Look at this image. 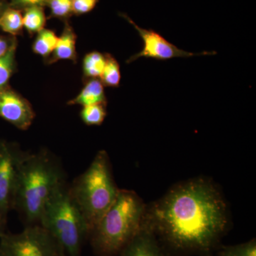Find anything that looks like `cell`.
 Masks as SVG:
<instances>
[{"mask_svg": "<svg viewBox=\"0 0 256 256\" xmlns=\"http://www.w3.org/2000/svg\"><path fill=\"white\" fill-rule=\"evenodd\" d=\"M142 226L164 256H210L228 228L226 204L212 182L192 178L146 206Z\"/></svg>", "mask_w": 256, "mask_h": 256, "instance_id": "6da1fadb", "label": "cell"}, {"mask_svg": "<svg viewBox=\"0 0 256 256\" xmlns=\"http://www.w3.org/2000/svg\"><path fill=\"white\" fill-rule=\"evenodd\" d=\"M64 184L63 172L48 153H26L18 172L14 208L26 225L40 224L50 197Z\"/></svg>", "mask_w": 256, "mask_h": 256, "instance_id": "7a4b0ae2", "label": "cell"}, {"mask_svg": "<svg viewBox=\"0 0 256 256\" xmlns=\"http://www.w3.org/2000/svg\"><path fill=\"white\" fill-rule=\"evenodd\" d=\"M146 208L136 192L120 190L116 201L89 235L96 256H119L140 230Z\"/></svg>", "mask_w": 256, "mask_h": 256, "instance_id": "3957f363", "label": "cell"}, {"mask_svg": "<svg viewBox=\"0 0 256 256\" xmlns=\"http://www.w3.org/2000/svg\"><path fill=\"white\" fill-rule=\"evenodd\" d=\"M119 190L112 178L108 156L106 151L99 152L86 171L69 188L90 233L116 201Z\"/></svg>", "mask_w": 256, "mask_h": 256, "instance_id": "277c9868", "label": "cell"}, {"mask_svg": "<svg viewBox=\"0 0 256 256\" xmlns=\"http://www.w3.org/2000/svg\"><path fill=\"white\" fill-rule=\"evenodd\" d=\"M40 225L55 237L68 256H80L90 235L86 222L65 184L50 197Z\"/></svg>", "mask_w": 256, "mask_h": 256, "instance_id": "5b68a950", "label": "cell"}, {"mask_svg": "<svg viewBox=\"0 0 256 256\" xmlns=\"http://www.w3.org/2000/svg\"><path fill=\"white\" fill-rule=\"evenodd\" d=\"M60 242L40 224L28 226L18 234L0 236L1 256H66Z\"/></svg>", "mask_w": 256, "mask_h": 256, "instance_id": "8992f818", "label": "cell"}, {"mask_svg": "<svg viewBox=\"0 0 256 256\" xmlns=\"http://www.w3.org/2000/svg\"><path fill=\"white\" fill-rule=\"evenodd\" d=\"M26 154L13 144L0 141V216L6 220L14 208L18 172Z\"/></svg>", "mask_w": 256, "mask_h": 256, "instance_id": "52a82bcc", "label": "cell"}, {"mask_svg": "<svg viewBox=\"0 0 256 256\" xmlns=\"http://www.w3.org/2000/svg\"><path fill=\"white\" fill-rule=\"evenodd\" d=\"M120 16L124 18L137 30L143 42L142 50L130 57L126 63L130 64L138 58H150L158 60H168L173 58H188L196 56L215 55L216 52H204L200 53H191L186 50H180L173 44L170 43L158 32L152 30H144L138 26L127 14L120 13Z\"/></svg>", "mask_w": 256, "mask_h": 256, "instance_id": "ba28073f", "label": "cell"}, {"mask_svg": "<svg viewBox=\"0 0 256 256\" xmlns=\"http://www.w3.org/2000/svg\"><path fill=\"white\" fill-rule=\"evenodd\" d=\"M0 118L25 130L31 126L35 114L26 99L6 87L0 92Z\"/></svg>", "mask_w": 256, "mask_h": 256, "instance_id": "9c48e42d", "label": "cell"}, {"mask_svg": "<svg viewBox=\"0 0 256 256\" xmlns=\"http://www.w3.org/2000/svg\"><path fill=\"white\" fill-rule=\"evenodd\" d=\"M119 256H164L154 236L142 226Z\"/></svg>", "mask_w": 256, "mask_h": 256, "instance_id": "30bf717a", "label": "cell"}, {"mask_svg": "<svg viewBox=\"0 0 256 256\" xmlns=\"http://www.w3.org/2000/svg\"><path fill=\"white\" fill-rule=\"evenodd\" d=\"M76 34L70 25L66 24L62 35L58 36L56 46L48 63L53 64L60 60H72L76 63Z\"/></svg>", "mask_w": 256, "mask_h": 256, "instance_id": "8fae6325", "label": "cell"}, {"mask_svg": "<svg viewBox=\"0 0 256 256\" xmlns=\"http://www.w3.org/2000/svg\"><path fill=\"white\" fill-rule=\"evenodd\" d=\"M107 104V99L104 90V86L98 78L88 79L85 86L72 100H69L68 105L84 106L95 104Z\"/></svg>", "mask_w": 256, "mask_h": 256, "instance_id": "7c38bea8", "label": "cell"}, {"mask_svg": "<svg viewBox=\"0 0 256 256\" xmlns=\"http://www.w3.org/2000/svg\"><path fill=\"white\" fill-rule=\"evenodd\" d=\"M106 54L98 52L87 54L82 60V72L88 79L100 78L106 65Z\"/></svg>", "mask_w": 256, "mask_h": 256, "instance_id": "4fadbf2b", "label": "cell"}, {"mask_svg": "<svg viewBox=\"0 0 256 256\" xmlns=\"http://www.w3.org/2000/svg\"><path fill=\"white\" fill-rule=\"evenodd\" d=\"M23 15L14 8L3 10L0 15V28L12 35L18 34L22 31Z\"/></svg>", "mask_w": 256, "mask_h": 256, "instance_id": "5bb4252c", "label": "cell"}, {"mask_svg": "<svg viewBox=\"0 0 256 256\" xmlns=\"http://www.w3.org/2000/svg\"><path fill=\"white\" fill-rule=\"evenodd\" d=\"M58 38L54 32L44 28L37 34L32 50L36 54L46 58L54 50Z\"/></svg>", "mask_w": 256, "mask_h": 256, "instance_id": "9a60e30c", "label": "cell"}, {"mask_svg": "<svg viewBox=\"0 0 256 256\" xmlns=\"http://www.w3.org/2000/svg\"><path fill=\"white\" fill-rule=\"evenodd\" d=\"M16 46V38H13L9 50L3 56L0 57V92L8 87L10 79L14 72Z\"/></svg>", "mask_w": 256, "mask_h": 256, "instance_id": "2e32d148", "label": "cell"}, {"mask_svg": "<svg viewBox=\"0 0 256 256\" xmlns=\"http://www.w3.org/2000/svg\"><path fill=\"white\" fill-rule=\"evenodd\" d=\"M46 16L41 6L26 8L23 16V26L30 34L38 33L44 28Z\"/></svg>", "mask_w": 256, "mask_h": 256, "instance_id": "e0dca14e", "label": "cell"}, {"mask_svg": "<svg viewBox=\"0 0 256 256\" xmlns=\"http://www.w3.org/2000/svg\"><path fill=\"white\" fill-rule=\"evenodd\" d=\"M106 54V65L100 76V82L104 86L119 87L121 80L120 67L118 62L110 54Z\"/></svg>", "mask_w": 256, "mask_h": 256, "instance_id": "ac0fdd59", "label": "cell"}, {"mask_svg": "<svg viewBox=\"0 0 256 256\" xmlns=\"http://www.w3.org/2000/svg\"><path fill=\"white\" fill-rule=\"evenodd\" d=\"M107 116L105 104L84 106L80 116L82 122L87 126H100Z\"/></svg>", "mask_w": 256, "mask_h": 256, "instance_id": "d6986e66", "label": "cell"}, {"mask_svg": "<svg viewBox=\"0 0 256 256\" xmlns=\"http://www.w3.org/2000/svg\"><path fill=\"white\" fill-rule=\"evenodd\" d=\"M220 256H256V239L235 246H223L218 249Z\"/></svg>", "mask_w": 256, "mask_h": 256, "instance_id": "ffe728a7", "label": "cell"}, {"mask_svg": "<svg viewBox=\"0 0 256 256\" xmlns=\"http://www.w3.org/2000/svg\"><path fill=\"white\" fill-rule=\"evenodd\" d=\"M47 5L54 18H65L72 13V0H48Z\"/></svg>", "mask_w": 256, "mask_h": 256, "instance_id": "44dd1931", "label": "cell"}, {"mask_svg": "<svg viewBox=\"0 0 256 256\" xmlns=\"http://www.w3.org/2000/svg\"><path fill=\"white\" fill-rule=\"evenodd\" d=\"M100 0H72V13L77 15L87 14L92 11Z\"/></svg>", "mask_w": 256, "mask_h": 256, "instance_id": "7402d4cb", "label": "cell"}, {"mask_svg": "<svg viewBox=\"0 0 256 256\" xmlns=\"http://www.w3.org/2000/svg\"><path fill=\"white\" fill-rule=\"evenodd\" d=\"M48 0H12V8H28L31 6H41L47 5Z\"/></svg>", "mask_w": 256, "mask_h": 256, "instance_id": "603a6c76", "label": "cell"}, {"mask_svg": "<svg viewBox=\"0 0 256 256\" xmlns=\"http://www.w3.org/2000/svg\"><path fill=\"white\" fill-rule=\"evenodd\" d=\"M12 40L13 38L9 40L5 37L0 36V57L3 56L9 50Z\"/></svg>", "mask_w": 256, "mask_h": 256, "instance_id": "cb8c5ba5", "label": "cell"}, {"mask_svg": "<svg viewBox=\"0 0 256 256\" xmlns=\"http://www.w3.org/2000/svg\"><path fill=\"white\" fill-rule=\"evenodd\" d=\"M6 220L0 216V236L4 234L5 228H6Z\"/></svg>", "mask_w": 256, "mask_h": 256, "instance_id": "d4e9b609", "label": "cell"}, {"mask_svg": "<svg viewBox=\"0 0 256 256\" xmlns=\"http://www.w3.org/2000/svg\"><path fill=\"white\" fill-rule=\"evenodd\" d=\"M3 10H4V8H3V5L0 2V15H1L2 12Z\"/></svg>", "mask_w": 256, "mask_h": 256, "instance_id": "484cf974", "label": "cell"}, {"mask_svg": "<svg viewBox=\"0 0 256 256\" xmlns=\"http://www.w3.org/2000/svg\"></svg>", "mask_w": 256, "mask_h": 256, "instance_id": "4316f807", "label": "cell"}]
</instances>
